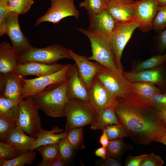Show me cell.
<instances>
[{"instance_id": "6da1fadb", "label": "cell", "mask_w": 166, "mask_h": 166, "mask_svg": "<svg viewBox=\"0 0 166 166\" xmlns=\"http://www.w3.org/2000/svg\"><path fill=\"white\" fill-rule=\"evenodd\" d=\"M117 99L114 110L118 121L135 143L148 145L166 133V124L158 112L130 89Z\"/></svg>"}, {"instance_id": "7a4b0ae2", "label": "cell", "mask_w": 166, "mask_h": 166, "mask_svg": "<svg viewBox=\"0 0 166 166\" xmlns=\"http://www.w3.org/2000/svg\"><path fill=\"white\" fill-rule=\"evenodd\" d=\"M66 80L51 84L32 97L39 109L53 117L64 116L69 101L66 93Z\"/></svg>"}, {"instance_id": "3957f363", "label": "cell", "mask_w": 166, "mask_h": 166, "mask_svg": "<svg viewBox=\"0 0 166 166\" xmlns=\"http://www.w3.org/2000/svg\"><path fill=\"white\" fill-rule=\"evenodd\" d=\"M77 30L86 36L91 42L92 55L88 57L89 60L95 61L109 69L120 70L117 67L115 55L108 37L101 33L82 28H78Z\"/></svg>"}, {"instance_id": "277c9868", "label": "cell", "mask_w": 166, "mask_h": 166, "mask_svg": "<svg viewBox=\"0 0 166 166\" xmlns=\"http://www.w3.org/2000/svg\"><path fill=\"white\" fill-rule=\"evenodd\" d=\"M97 113L89 104L76 100H69L65 109L66 118L65 130L68 133L73 128L91 124Z\"/></svg>"}, {"instance_id": "5b68a950", "label": "cell", "mask_w": 166, "mask_h": 166, "mask_svg": "<svg viewBox=\"0 0 166 166\" xmlns=\"http://www.w3.org/2000/svg\"><path fill=\"white\" fill-rule=\"evenodd\" d=\"M69 49L61 44L55 43L43 48L32 46L23 55L18 57V64L35 61L46 64L57 63L59 60H72Z\"/></svg>"}, {"instance_id": "8992f818", "label": "cell", "mask_w": 166, "mask_h": 166, "mask_svg": "<svg viewBox=\"0 0 166 166\" xmlns=\"http://www.w3.org/2000/svg\"><path fill=\"white\" fill-rule=\"evenodd\" d=\"M19 113L16 125L30 136L35 137L42 129L39 109L32 96L23 99L19 103Z\"/></svg>"}, {"instance_id": "52a82bcc", "label": "cell", "mask_w": 166, "mask_h": 166, "mask_svg": "<svg viewBox=\"0 0 166 166\" xmlns=\"http://www.w3.org/2000/svg\"><path fill=\"white\" fill-rule=\"evenodd\" d=\"M139 26L136 19L117 23L109 38L119 69L123 71L121 59L123 50L133 32Z\"/></svg>"}, {"instance_id": "ba28073f", "label": "cell", "mask_w": 166, "mask_h": 166, "mask_svg": "<svg viewBox=\"0 0 166 166\" xmlns=\"http://www.w3.org/2000/svg\"><path fill=\"white\" fill-rule=\"evenodd\" d=\"M123 71L101 65L96 76L113 96L122 97L130 89L132 83L124 76Z\"/></svg>"}, {"instance_id": "9c48e42d", "label": "cell", "mask_w": 166, "mask_h": 166, "mask_svg": "<svg viewBox=\"0 0 166 166\" xmlns=\"http://www.w3.org/2000/svg\"><path fill=\"white\" fill-rule=\"evenodd\" d=\"M51 5L45 13L36 20L35 26L45 22L56 24L68 17L79 18V13L74 5L75 0H50Z\"/></svg>"}, {"instance_id": "30bf717a", "label": "cell", "mask_w": 166, "mask_h": 166, "mask_svg": "<svg viewBox=\"0 0 166 166\" xmlns=\"http://www.w3.org/2000/svg\"><path fill=\"white\" fill-rule=\"evenodd\" d=\"M71 65L66 64L60 70L51 74L32 79H24L22 92L24 99L42 92L49 85L66 80L67 73Z\"/></svg>"}, {"instance_id": "8fae6325", "label": "cell", "mask_w": 166, "mask_h": 166, "mask_svg": "<svg viewBox=\"0 0 166 166\" xmlns=\"http://www.w3.org/2000/svg\"><path fill=\"white\" fill-rule=\"evenodd\" d=\"M89 103L96 113L116 105L117 97L113 96L96 76L88 89Z\"/></svg>"}, {"instance_id": "7c38bea8", "label": "cell", "mask_w": 166, "mask_h": 166, "mask_svg": "<svg viewBox=\"0 0 166 166\" xmlns=\"http://www.w3.org/2000/svg\"><path fill=\"white\" fill-rule=\"evenodd\" d=\"M19 15L14 12L9 11L6 18V34L9 37L18 57L24 54L31 46L21 30L18 21Z\"/></svg>"}, {"instance_id": "4fadbf2b", "label": "cell", "mask_w": 166, "mask_h": 166, "mask_svg": "<svg viewBox=\"0 0 166 166\" xmlns=\"http://www.w3.org/2000/svg\"><path fill=\"white\" fill-rule=\"evenodd\" d=\"M166 63L156 67L137 72H125L123 73L131 83L143 82L153 84L166 90Z\"/></svg>"}, {"instance_id": "5bb4252c", "label": "cell", "mask_w": 166, "mask_h": 166, "mask_svg": "<svg viewBox=\"0 0 166 166\" xmlns=\"http://www.w3.org/2000/svg\"><path fill=\"white\" fill-rule=\"evenodd\" d=\"M66 80V93L69 100H78L89 103L88 89L79 76L75 63L69 69Z\"/></svg>"}, {"instance_id": "9a60e30c", "label": "cell", "mask_w": 166, "mask_h": 166, "mask_svg": "<svg viewBox=\"0 0 166 166\" xmlns=\"http://www.w3.org/2000/svg\"><path fill=\"white\" fill-rule=\"evenodd\" d=\"M157 0H140L135 2V19L138 28L145 32L153 29L152 22L157 11Z\"/></svg>"}, {"instance_id": "2e32d148", "label": "cell", "mask_w": 166, "mask_h": 166, "mask_svg": "<svg viewBox=\"0 0 166 166\" xmlns=\"http://www.w3.org/2000/svg\"><path fill=\"white\" fill-rule=\"evenodd\" d=\"M64 65L57 63L46 64L29 61L18 64L13 71L24 77L29 75L40 77L54 73L62 69Z\"/></svg>"}, {"instance_id": "e0dca14e", "label": "cell", "mask_w": 166, "mask_h": 166, "mask_svg": "<svg viewBox=\"0 0 166 166\" xmlns=\"http://www.w3.org/2000/svg\"><path fill=\"white\" fill-rule=\"evenodd\" d=\"M69 51L77 65L79 76L88 89L101 65L97 62H92L86 57L77 54L70 49Z\"/></svg>"}, {"instance_id": "ac0fdd59", "label": "cell", "mask_w": 166, "mask_h": 166, "mask_svg": "<svg viewBox=\"0 0 166 166\" xmlns=\"http://www.w3.org/2000/svg\"><path fill=\"white\" fill-rule=\"evenodd\" d=\"M3 75L4 86L3 90L0 93V95L20 103L23 99L22 92L24 86L25 77L14 71Z\"/></svg>"}, {"instance_id": "d6986e66", "label": "cell", "mask_w": 166, "mask_h": 166, "mask_svg": "<svg viewBox=\"0 0 166 166\" xmlns=\"http://www.w3.org/2000/svg\"><path fill=\"white\" fill-rule=\"evenodd\" d=\"M89 24L88 30L101 33L109 38L117 23L106 10L97 14H88Z\"/></svg>"}, {"instance_id": "ffe728a7", "label": "cell", "mask_w": 166, "mask_h": 166, "mask_svg": "<svg viewBox=\"0 0 166 166\" xmlns=\"http://www.w3.org/2000/svg\"><path fill=\"white\" fill-rule=\"evenodd\" d=\"M17 125L9 133L3 142L9 143L23 153L31 151L36 138L28 136Z\"/></svg>"}, {"instance_id": "44dd1931", "label": "cell", "mask_w": 166, "mask_h": 166, "mask_svg": "<svg viewBox=\"0 0 166 166\" xmlns=\"http://www.w3.org/2000/svg\"><path fill=\"white\" fill-rule=\"evenodd\" d=\"M135 2L131 4L109 3L107 4L105 10L117 23L131 21L136 19Z\"/></svg>"}, {"instance_id": "7402d4cb", "label": "cell", "mask_w": 166, "mask_h": 166, "mask_svg": "<svg viewBox=\"0 0 166 166\" xmlns=\"http://www.w3.org/2000/svg\"><path fill=\"white\" fill-rule=\"evenodd\" d=\"M18 64V56L12 45L5 41L0 44V72L3 74L13 71Z\"/></svg>"}, {"instance_id": "603a6c76", "label": "cell", "mask_w": 166, "mask_h": 166, "mask_svg": "<svg viewBox=\"0 0 166 166\" xmlns=\"http://www.w3.org/2000/svg\"><path fill=\"white\" fill-rule=\"evenodd\" d=\"M57 126L50 130L42 129L35 136L36 140L32 145L31 151L37 148L48 144L58 143L62 138L66 137L68 133Z\"/></svg>"}, {"instance_id": "cb8c5ba5", "label": "cell", "mask_w": 166, "mask_h": 166, "mask_svg": "<svg viewBox=\"0 0 166 166\" xmlns=\"http://www.w3.org/2000/svg\"><path fill=\"white\" fill-rule=\"evenodd\" d=\"M116 114L114 107L104 109L97 113L94 121L91 124L93 130L103 131L108 125L119 124Z\"/></svg>"}, {"instance_id": "d4e9b609", "label": "cell", "mask_w": 166, "mask_h": 166, "mask_svg": "<svg viewBox=\"0 0 166 166\" xmlns=\"http://www.w3.org/2000/svg\"><path fill=\"white\" fill-rule=\"evenodd\" d=\"M130 90L147 103L152 95L163 92V90L155 85L143 82L132 83Z\"/></svg>"}, {"instance_id": "484cf974", "label": "cell", "mask_w": 166, "mask_h": 166, "mask_svg": "<svg viewBox=\"0 0 166 166\" xmlns=\"http://www.w3.org/2000/svg\"><path fill=\"white\" fill-rule=\"evenodd\" d=\"M19 103L0 95V116L17 121L19 113Z\"/></svg>"}, {"instance_id": "4316f807", "label": "cell", "mask_w": 166, "mask_h": 166, "mask_svg": "<svg viewBox=\"0 0 166 166\" xmlns=\"http://www.w3.org/2000/svg\"><path fill=\"white\" fill-rule=\"evenodd\" d=\"M35 149L41 155L42 161L38 166H49L50 163L59 156L58 143L48 144L40 146Z\"/></svg>"}, {"instance_id": "83f0119b", "label": "cell", "mask_w": 166, "mask_h": 166, "mask_svg": "<svg viewBox=\"0 0 166 166\" xmlns=\"http://www.w3.org/2000/svg\"><path fill=\"white\" fill-rule=\"evenodd\" d=\"M166 63V53L154 56L144 61H138L133 66L132 72H137L152 69Z\"/></svg>"}, {"instance_id": "f1b7e54d", "label": "cell", "mask_w": 166, "mask_h": 166, "mask_svg": "<svg viewBox=\"0 0 166 166\" xmlns=\"http://www.w3.org/2000/svg\"><path fill=\"white\" fill-rule=\"evenodd\" d=\"M123 139L110 140L106 148L107 155L115 159H120L123 154L132 147L125 144Z\"/></svg>"}, {"instance_id": "f546056e", "label": "cell", "mask_w": 166, "mask_h": 166, "mask_svg": "<svg viewBox=\"0 0 166 166\" xmlns=\"http://www.w3.org/2000/svg\"><path fill=\"white\" fill-rule=\"evenodd\" d=\"M36 154L34 151H30L23 153L12 159L4 160H0V166H24L32 164L36 158Z\"/></svg>"}, {"instance_id": "4dcf8cb0", "label": "cell", "mask_w": 166, "mask_h": 166, "mask_svg": "<svg viewBox=\"0 0 166 166\" xmlns=\"http://www.w3.org/2000/svg\"><path fill=\"white\" fill-rule=\"evenodd\" d=\"M83 127L75 128L70 130L66 137L75 151L85 147L83 133Z\"/></svg>"}, {"instance_id": "1f68e13d", "label": "cell", "mask_w": 166, "mask_h": 166, "mask_svg": "<svg viewBox=\"0 0 166 166\" xmlns=\"http://www.w3.org/2000/svg\"><path fill=\"white\" fill-rule=\"evenodd\" d=\"M34 2V0H9L7 5L10 11L23 14L28 12Z\"/></svg>"}, {"instance_id": "d6a6232c", "label": "cell", "mask_w": 166, "mask_h": 166, "mask_svg": "<svg viewBox=\"0 0 166 166\" xmlns=\"http://www.w3.org/2000/svg\"><path fill=\"white\" fill-rule=\"evenodd\" d=\"M107 4L104 0H85L79 4V7H83L88 14H95L105 10Z\"/></svg>"}, {"instance_id": "836d02e7", "label": "cell", "mask_w": 166, "mask_h": 166, "mask_svg": "<svg viewBox=\"0 0 166 166\" xmlns=\"http://www.w3.org/2000/svg\"><path fill=\"white\" fill-rule=\"evenodd\" d=\"M58 144L59 156L68 164L72 159L75 150L66 137L60 139Z\"/></svg>"}, {"instance_id": "e575fe53", "label": "cell", "mask_w": 166, "mask_h": 166, "mask_svg": "<svg viewBox=\"0 0 166 166\" xmlns=\"http://www.w3.org/2000/svg\"><path fill=\"white\" fill-rule=\"evenodd\" d=\"M105 128L109 140L129 137L126 129L120 123L107 126Z\"/></svg>"}, {"instance_id": "d590c367", "label": "cell", "mask_w": 166, "mask_h": 166, "mask_svg": "<svg viewBox=\"0 0 166 166\" xmlns=\"http://www.w3.org/2000/svg\"><path fill=\"white\" fill-rule=\"evenodd\" d=\"M153 29L159 33L166 28V6H158L152 22Z\"/></svg>"}, {"instance_id": "8d00e7d4", "label": "cell", "mask_w": 166, "mask_h": 166, "mask_svg": "<svg viewBox=\"0 0 166 166\" xmlns=\"http://www.w3.org/2000/svg\"><path fill=\"white\" fill-rule=\"evenodd\" d=\"M22 153V152L9 143L2 141L0 142V160H10Z\"/></svg>"}, {"instance_id": "74e56055", "label": "cell", "mask_w": 166, "mask_h": 166, "mask_svg": "<svg viewBox=\"0 0 166 166\" xmlns=\"http://www.w3.org/2000/svg\"><path fill=\"white\" fill-rule=\"evenodd\" d=\"M155 110L159 111L166 109V93L155 94L150 97L147 103Z\"/></svg>"}, {"instance_id": "f35d334b", "label": "cell", "mask_w": 166, "mask_h": 166, "mask_svg": "<svg viewBox=\"0 0 166 166\" xmlns=\"http://www.w3.org/2000/svg\"><path fill=\"white\" fill-rule=\"evenodd\" d=\"M16 121L0 116V140L3 142L11 131L16 126Z\"/></svg>"}, {"instance_id": "ab89813d", "label": "cell", "mask_w": 166, "mask_h": 166, "mask_svg": "<svg viewBox=\"0 0 166 166\" xmlns=\"http://www.w3.org/2000/svg\"><path fill=\"white\" fill-rule=\"evenodd\" d=\"M164 163V160L160 156L152 153L147 155L140 166H162Z\"/></svg>"}, {"instance_id": "60d3db41", "label": "cell", "mask_w": 166, "mask_h": 166, "mask_svg": "<svg viewBox=\"0 0 166 166\" xmlns=\"http://www.w3.org/2000/svg\"><path fill=\"white\" fill-rule=\"evenodd\" d=\"M7 4L0 1V36L6 34V20L9 12Z\"/></svg>"}, {"instance_id": "b9f144b4", "label": "cell", "mask_w": 166, "mask_h": 166, "mask_svg": "<svg viewBox=\"0 0 166 166\" xmlns=\"http://www.w3.org/2000/svg\"><path fill=\"white\" fill-rule=\"evenodd\" d=\"M147 154L133 156L129 155L125 163V166H140V163Z\"/></svg>"}, {"instance_id": "7bdbcfd3", "label": "cell", "mask_w": 166, "mask_h": 166, "mask_svg": "<svg viewBox=\"0 0 166 166\" xmlns=\"http://www.w3.org/2000/svg\"><path fill=\"white\" fill-rule=\"evenodd\" d=\"M158 41L159 50L163 52L166 50V28L159 33Z\"/></svg>"}, {"instance_id": "ee69618b", "label": "cell", "mask_w": 166, "mask_h": 166, "mask_svg": "<svg viewBox=\"0 0 166 166\" xmlns=\"http://www.w3.org/2000/svg\"><path fill=\"white\" fill-rule=\"evenodd\" d=\"M99 164L101 166H121V164L115 159L107 155L104 160L99 162Z\"/></svg>"}, {"instance_id": "f6af8a7d", "label": "cell", "mask_w": 166, "mask_h": 166, "mask_svg": "<svg viewBox=\"0 0 166 166\" xmlns=\"http://www.w3.org/2000/svg\"><path fill=\"white\" fill-rule=\"evenodd\" d=\"M109 140L107 135L106 129L105 128L102 131V133L99 139V142L102 146L106 148L107 146Z\"/></svg>"}, {"instance_id": "bcb514c9", "label": "cell", "mask_w": 166, "mask_h": 166, "mask_svg": "<svg viewBox=\"0 0 166 166\" xmlns=\"http://www.w3.org/2000/svg\"><path fill=\"white\" fill-rule=\"evenodd\" d=\"M94 154L96 156L99 157L102 160H104L107 156L106 148L103 146L99 147L95 151Z\"/></svg>"}, {"instance_id": "7dc6e473", "label": "cell", "mask_w": 166, "mask_h": 166, "mask_svg": "<svg viewBox=\"0 0 166 166\" xmlns=\"http://www.w3.org/2000/svg\"><path fill=\"white\" fill-rule=\"evenodd\" d=\"M68 163L63 160L59 156L50 163L49 166H64L67 165Z\"/></svg>"}, {"instance_id": "c3c4849f", "label": "cell", "mask_w": 166, "mask_h": 166, "mask_svg": "<svg viewBox=\"0 0 166 166\" xmlns=\"http://www.w3.org/2000/svg\"><path fill=\"white\" fill-rule=\"evenodd\" d=\"M107 4L110 3H118L123 4H131L135 1L133 0H104Z\"/></svg>"}, {"instance_id": "681fc988", "label": "cell", "mask_w": 166, "mask_h": 166, "mask_svg": "<svg viewBox=\"0 0 166 166\" xmlns=\"http://www.w3.org/2000/svg\"><path fill=\"white\" fill-rule=\"evenodd\" d=\"M157 112L162 119L166 124V109Z\"/></svg>"}, {"instance_id": "f907efd6", "label": "cell", "mask_w": 166, "mask_h": 166, "mask_svg": "<svg viewBox=\"0 0 166 166\" xmlns=\"http://www.w3.org/2000/svg\"><path fill=\"white\" fill-rule=\"evenodd\" d=\"M157 142L161 143L166 146V133L159 139Z\"/></svg>"}, {"instance_id": "816d5d0a", "label": "cell", "mask_w": 166, "mask_h": 166, "mask_svg": "<svg viewBox=\"0 0 166 166\" xmlns=\"http://www.w3.org/2000/svg\"><path fill=\"white\" fill-rule=\"evenodd\" d=\"M158 6H166V0H157Z\"/></svg>"}, {"instance_id": "f5cc1de1", "label": "cell", "mask_w": 166, "mask_h": 166, "mask_svg": "<svg viewBox=\"0 0 166 166\" xmlns=\"http://www.w3.org/2000/svg\"><path fill=\"white\" fill-rule=\"evenodd\" d=\"M9 0H0V1L6 4H7Z\"/></svg>"}, {"instance_id": "db71d44e", "label": "cell", "mask_w": 166, "mask_h": 166, "mask_svg": "<svg viewBox=\"0 0 166 166\" xmlns=\"http://www.w3.org/2000/svg\"><path fill=\"white\" fill-rule=\"evenodd\" d=\"M163 92H165V93H166V90H165V91H164Z\"/></svg>"}]
</instances>
